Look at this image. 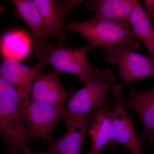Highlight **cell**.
Returning a JSON list of instances; mask_svg holds the SVG:
<instances>
[{"label":"cell","mask_w":154,"mask_h":154,"mask_svg":"<svg viewBox=\"0 0 154 154\" xmlns=\"http://www.w3.org/2000/svg\"><path fill=\"white\" fill-rule=\"evenodd\" d=\"M16 88L0 77V131L8 154H26L31 141L20 110Z\"/></svg>","instance_id":"6da1fadb"},{"label":"cell","mask_w":154,"mask_h":154,"mask_svg":"<svg viewBox=\"0 0 154 154\" xmlns=\"http://www.w3.org/2000/svg\"><path fill=\"white\" fill-rule=\"evenodd\" d=\"M65 29L80 33L91 47L105 50L121 45L131 50L140 47L130 22L92 19L88 22H72L66 26Z\"/></svg>","instance_id":"7a4b0ae2"},{"label":"cell","mask_w":154,"mask_h":154,"mask_svg":"<svg viewBox=\"0 0 154 154\" xmlns=\"http://www.w3.org/2000/svg\"><path fill=\"white\" fill-rule=\"evenodd\" d=\"M35 45L38 59L36 66L44 68L51 66L58 72L75 75L85 83L91 79L97 68L87 59V54L92 47L90 45L73 48L55 46L47 42Z\"/></svg>","instance_id":"3957f363"},{"label":"cell","mask_w":154,"mask_h":154,"mask_svg":"<svg viewBox=\"0 0 154 154\" xmlns=\"http://www.w3.org/2000/svg\"><path fill=\"white\" fill-rule=\"evenodd\" d=\"M116 77L110 69L96 68L93 77L72 95L66 105V115L85 116L93 113L111 91Z\"/></svg>","instance_id":"277c9868"},{"label":"cell","mask_w":154,"mask_h":154,"mask_svg":"<svg viewBox=\"0 0 154 154\" xmlns=\"http://www.w3.org/2000/svg\"><path fill=\"white\" fill-rule=\"evenodd\" d=\"M20 110L31 141L48 140L58 122L64 119L66 109L30 99H21Z\"/></svg>","instance_id":"5b68a950"},{"label":"cell","mask_w":154,"mask_h":154,"mask_svg":"<svg viewBox=\"0 0 154 154\" xmlns=\"http://www.w3.org/2000/svg\"><path fill=\"white\" fill-rule=\"evenodd\" d=\"M123 87L121 84L113 85L111 92L115 102L111 112V136L107 144L108 148H113L116 143L123 145L133 154H141L142 144L135 131L132 118L125 109Z\"/></svg>","instance_id":"8992f818"},{"label":"cell","mask_w":154,"mask_h":154,"mask_svg":"<svg viewBox=\"0 0 154 154\" xmlns=\"http://www.w3.org/2000/svg\"><path fill=\"white\" fill-rule=\"evenodd\" d=\"M105 59L118 66L122 82L129 85L143 78H154V62L150 57L134 52L124 45L105 50Z\"/></svg>","instance_id":"52a82bcc"},{"label":"cell","mask_w":154,"mask_h":154,"mask_svg":"<svg viewBox=\"0 0 154 154\" xmlns=\"http://www.w3.org/2000/svg\"><path fill=\"white\" fill-rule=\"evenodd\" d=\"M94 114L95 111L85 116L65 115L64 119L66 122V131L60 137L54 138L51 136L48 140V151L53 154H84L82 147L87 128Z\"/></svg>","instance_id":"ba28073f"},{"label":"cell","mask_w":154,"mask_h":154,"mask_svg":"<svg viewBox=\"0 0 154 154\" xmlns=\"http://www.w3.org/2000/svg\"><path fill=\"white\" fill-rule=\"evenodd\" d=\"M59 72L38 74L30 88V99L59 108L66 109L65 102L70 93L63 87Z\"/></svg>","instance_id":"9c48e42d"},{"label":"cell","mask_w":154,"mask_h":154,"mask_svg":"<svg viewBox=\"0 0 154 154\" xmlns=\"http://www.w3.org/2000/svg\"><path fill=\"white\" fill-rule=\"evenodd\" d=\"M112 99L106 97L95 111V114L87 128L86 134L91 138L90 150L86 154H101L103 147L107 145L111 136Z\"/></svg>","instance_id":"30bf717a"},{"label":"cell","mask_w":154,"mask_h":154,"mask_svg":"<svg viewBox=\"0 0 154 154\" xmlns=\"http://www.w3.org/2000/svg\"><path fill=\"white\" fill-rule=\"evenodd\" d=\"M53 37L63 39L64 19L84 1L33 0Z\"/></svg>","instance_id":"8fae6325"},{"label":"cell","mask_w":154,"mask_h":154,"mask_svg":"<svg viewBox=\"0 0 154 154\" xmlns=\"http://www.w3.org/2000/svg\"><path fill=\"white\" fill-rule=\"evenodd\" d=\"M43 68L22 64L18 61L3 59L0 66L1 77L14 86L21 99H30V88Z\"/></svg>","instance_id":"7c38bea8"},{"label":"cell","mask_w":154,"mask_h":154,"mask_svg":"<svg viewBox=\"0 0 154 154\" xmlns=\"http://www.w3.org/2000/svg\"><path fill=\"white\" fill-rule=\"evenodd\" d=\"M125 107H132L143 124L144 132L140 138L141 143L154 141V87L146 91H131L124 100Z\"/></svg>","instance_id":"4fadbf2b"},{"label":"cell","mask_w":154,"mask_h":154,"mask_svg":"<svg viewBox=\"0 0 154 154\" xmlns=\"http://www.w3.org/2000/svg\"><path fill=\"white\" fill-rule=\"evenodd\" d=\"M140 2L136 0H93L85 2L95 12L92 19L130 22L133 9Z\"/></svg>","instance_id":"5bb4252c"},{"label":"cell","mask_w":154,"mask_h":154,"mask_svg":"<svg viewBox=\"0 0 154 154\" xmlns=\"http://www.w3.org/2000/svg\"><path fill=\"white\" fill-rule=\"evenodd\" d=\"M17 14L31 30L34 45L47 42L52 36L33 0H12Z\"/></svg>","instance_id":"9a60e30c"},{"label":"cell","mask_w":154,"mask_h":154,"mask_svg":"<svg viewBox=\"0 0 154 154\" xmlns=\"http://www.w3.org/2000/svg\"><path fill=\"white\" fill-rule=\"evenodd\" d=\"M30 36L23 30H13L5 33L1 40V51L3 59L19 61L27 57L30 52Z\"/></svg>","instance_id":"2e32d148"},{"label":"cell","mask_w":154,"mask_h":154,"mask_svg":"<svg viewBox=\"0 0 154 154\" xmlns=\"http://www.w3.org/2000/svg\"><path fill=\"white\" fill-rule=\"evenodd\" d=\"M129 21L136 36L145 45L154 62V27L140 2L133 9Z\"/></svg>","instance_id":"e0dca14e"},{"label":"cell","mask_w":154,"mask_h":154,"mask_svg":"<svg viewBox=\"0 0 154 154\" xmlns=\"http://www.w3.org/2000/svg\"><path fill=\"white\" fill-rule=\"evenodd\" d=\"M144 2L147 12L146 13L149 18L154 20V1H144Z\"/></svg>","instance_id":"ac0fdd59"},{"label":"cell","mask_w":154,"mask_h":154,"mask_svg":"<svg viewBox=\"0 0 154 154\" xmlns=\"http://www.w3.org/2000/svg\"><path fill=\"white\" fill-rule=\"evenodd\" d=\"M26 154H53L51 152L47 151V152H33L31 151L29 149H27L26 151Z\"/></svg>","instance_id":"d6986e66"},{"label":"cell","mask_w":154,"mask_h":154,"mask_svg":"<svg viewBox=\"0 0 154 154\" xmlns=\"http://www.w3.org/2000/svg\"><path fill=\"white\" fill-rule=\"evenodd\" d=\"M152 143H153V145H154V142H152Z\"/></svg>","instance_id":"ffe728a7"}]
</instances>
